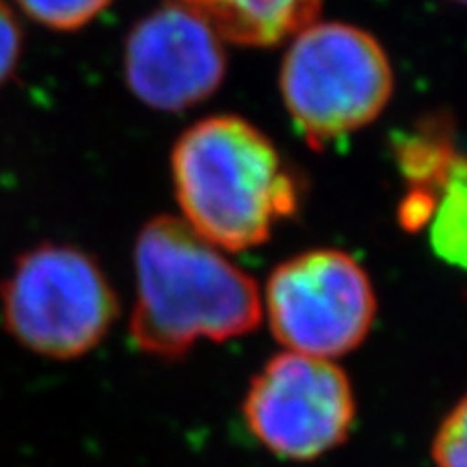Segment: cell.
<instances>
[{"mask_svg":"<svg viewBox=\"0 0 467 467\" xmlns=\"http://www.w3.org/2000/svg\"><path fill=\"white\" fill-rule=\"evenodd\" d=\"M134 279L130 336L154 358H178L202 340H234L262 323L254 277L180 217L143 225L134 243Z\"/></svg>","mask_w":467,"mask_h":467,"instance_id":"obj_1","label":"cell"},{"mask_svg":"<svg viewBox=\"0 0 467 467\" xmlns=\"http://www.w3.org/2000/svg\"><path fill=\"white\" fill-rule=\"evenodd\" d=\"M180 219L225 254L260 247L299 208V186L275 143L243 117L213 115L171 151Z\"/></svg>","mask_w":467,"mask_h":467,"instance_id":"obj_2","label":"cell"},{"mask_svg":"<svg viewBox=\"0 0 467 467\" xmlns=\"http://www.w3.org/2000/svg\"><path fill=\"white\" fill-rule=\"evenodd\" d=\"M279 93L303 139L323 148L383 113L394 93V67L375 35L317 20L288 39Z\"/></svg>","mask_w":467,"mask_h":467,"instance_id":"obj_3","label":"cell"},{"mask_svg":"<svg viewBox=\"0 0 467 467\" xmlns=\"http://www.w3.org/2000/svg\"><path fill=\"white\" fill-rule=\"evenodd\" d=\"M3 323L17 344L48 359L83 358L113 327L119 303L96 258L44 243L17 258L0 288Z\"/></svg>","mask_w":467,"mask_h":467,"instance_id":"obj_4","label":"cell"},{"mask_svg":"<svg viewBox=\"0 0 467 467\" xmlns=\"http://www.w3.org/2000/svg\"><path fill=\"white\" fill-rule=\"evenodd\" d=\"M262 320L285 350L337 359L370 334L377 292L370 275L340 249H312L282 262L260 290Z\"/></svg>","mask_w":467,"mask_h":467,"instance_id":"obj_5","label":"cell"},{"mask_svg":"<svg viewBox=\"0 0 467 467\" xmlns=\"http://www.w3.org/2000/svg\"><path fill=\"white\" fill-rule=\"evenodd\" d=\"M355 392L334 359L284 353L268 359L249 383L243 418L268 452L312 461L347 440L355 422Z\"/></svg>","mask_w":467,"mask_h":467,"instance_id":"obj_6","label":"cell"},{"mask_svg":"<svg viewBox=\"0 0 467 467\" xmlns=\"http://www.w3.org/2000/svg\"><path fill=\"white\" fill-rule=\"evenodd\" d=\"M227 42L189 0H161L124 44V78L139 102L180 113L208 100L227 74Z\"/></svg>","mask_w":467,"mask_h":467,"instance_id":"obj_7","label":"cell"},{"mask_svg":"<svg viewBox=\"0 0 467 467\" xmlns=\"http://www.w3.org/2000/svg\"><path fill=\"white\" fill-rule=\"evenodd\" d=\"M227 44L271 48L318 20L323 0H189Z\"/></svg>","mask_w":467,"mask_h":467,"instance_id":"obj_8","label":"cell"},{"mask_svg":"<svg viewBox=\"0 0 467 467\" xmlns=\"http://www.w3.org/2000/svg\"><path fill=\"white\" fill-rule=\"evenodd\" d=\"M431 243L441 260L463 265L465 260V175L452 180L437 197L429 221Z\"/></svg>","mask_w":467,"mask_h":467,"instance_id":"obj_9","label":"cell"},{"mask_svg":"<svg viewBox=\"0 0 467 467\" xmlns=\"http://www.w3.org/2000/svg\"><path fill=\"white\" fill-rule=\"evenodd\" d=\"M25 16L50 31L72 33L91 25L115 0H14Z\"/></svg>","mask_w":467,"mask_h":467,"instance_id":"obj_10","label":"cell"},{"mask_svg":"<svg viewBox=\"0 0 467 467\" xmlns=\"http://www.w3.org/2000/svg\"><path fill=\"white\" fill-rule=\"evenodd\" d=\"M467 409L465 400L443 418L433 440V463L435 467H467Z\"/></svg>","mask_w":467,"mask_h":467,"instance_id":"obj_11","label":"cell"},{"mask_svg":"<svg viewBox=\"0 0 467 467\" xmlns=\"http://www.w3.org/2000/svg\"><path fill=\"white\" fill-rule=\"evenodd\" d=\"M22 57V26L7 0H0V85L14 76Z\"/></svg>","mask_w":467,"mask_h":467,"instance_id":"obj_12","label":"cell"},{"mask_svg":"<svg viewBox=\"0 0 467 467\" xmlns=\"http://www.w3.org/2000/svg\"><path fill=\"white\" fill-rule=\"evenodd\" d=\"M452 3H463V0H452Z\"/></svg>","mask_w":467,"mask_h":467,"instance_id":"obj_13","label":"cell"}]
</instances>
